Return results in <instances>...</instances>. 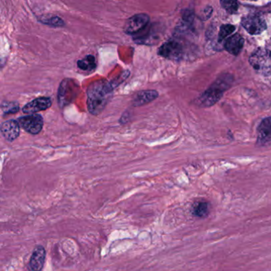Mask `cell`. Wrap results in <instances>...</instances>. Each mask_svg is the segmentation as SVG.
Instances as JSON below:
<instances>
[{"mask_svg": "<svg viewBox=\"0 0 271 271\" xmlns=\"http://www.w3.org/2000/svg\"><path fill=\"white\" fill-rule=\"evenodd\" d=\"M17 121L19 123L20 127L31 135L40 133L44 125L43 117L37 114L22 117Z\"/></svg>", "mask_w": 271, "mask_h": 271, "instance_id": "cell-6", "label": "cell"}, {"mask_svg": "<svg viewBox=\"0 0 271 271\" xmlns=\"http://www.w3.org/2000/svg\"><path fill=\"white\" fill-rule=\"evenodd\" d=\"M257 145L259 147L271 145V117L263 119L258 128Z\"/></svg>", "mask_w": 271, "mask_h": 271, "instance_id": "cell-9", "label": "cell"}, {"mask_svg": "<svg viewBox=\"0 0 271 271\" xmlns=\"http://www.w3.org/2000/svg\"><path fill=\"white\" fill-rule=\"evenodd\" d=\"M150 22V17L145 14H137L132 16L125 24L124 31L130 35L137 34L143 30Z\"/></svg>", "mask_w": 271, "mask_h": 271, "instance_id": "cell-8", "label": "cell"}, {"mask_svg": "<svg viewBox=\"0 0 271 271\" xmlns=\"http://www.w3.org/2000/svg\"><path fill=\"white\" fill-rule=\"evenodd\" d=\"M242 25L249 34L257 35L264 31L266 28L264 18L259 14H251L242 20Z\"/></svg>", "mask_w": 271, "mask_h": 271, "instance_id": "cell-7", "label": "cell"}, {"mask_svg": "<svg viewBox=\"0 0 271 271\" xmlns=\"http://www.w3.org/2000/svg\"><path fill=\"white\" fill-rule=\"evenodd\" d=\"M115 88L114 82L100 79L89 85L87 91L88 110L91 115L97 116L103 112L110 102Z\"/></svg>", "mask_w": 271, "mask_h": 271, "instance_id": "cell-1", "label": "cell"}, {"mask_svg": "<svg viewBox=\"0 0 271 271\" xmlns=\"http://www.w3.org/2000/svg\"><path fill=\"white\" fill-rule=\"evenodd\" d=\"M158 97V93L156 91L147 90L142 91L136 94L133 99V106L135 107L149 104L150 102H153Z\"/></svg>", "mask_w": 271, "mask_h": 271, "instance_id": "cell-12", "label": "cell"}, {"mask_svg": "<svg viewBox=\"0 0 271 271\" xmlns=\"http://www.w3.org/2000/svg\"><path fill=\"white\" fill-rule=\"evenodd\" d=\"M222 7L228 13L233 14L238 10L237 0H220Z\"/></svg>", "mask_w": 271, "mask_h": 271, "instance_id": "cell-19", "label": "cell"}, {"mask_svg": "<svg viewBox=\"0 0 271 271\" xmlns=\"http://www.w3.org/2000/svg\"><path fill=\"white\" fill-rule=\"evenodd\" d=\"M236 30V27L232 25H223L220 27V34H219V42H222L224 39L227 38L229 35Z\"/></svg>", "mask_w": 271, "mask_h": 271, "instance_id": "cell-18", "label": "cell"}, {"mask_svg": "<svg viewBox=\"0 0 271 271\" xmlns=\"http://www.w3.org/2000/svg\"><path fill=\"white\" fill-rule=\"evenodd\" d=\"M158 55L169 60H181L184 55V48L180 41L171 39L160 47Z\"/></svg>", "mask_w": 271, "mask_h": 271, "instance_id": "cell-5", "label": "cell"}, {"mask_svg": "<svg viewBox=\"0 0 271 271\" xmlns=\"http://www.w3.org/2000/svg\"><path fill=\"white\" fill-rule=\"evenodd\" d=\"M46 259V251L44 247L38 246L33 252L30 261V269L33 271H41L44 266Z\"/></svg>", "mask_w": 271, "mask_h": 271, "instance_id": "cell-13", "label": "cell"}, {"mask_svg": "<svg viewBox=\"0 0 271 271\" xmlns=\"http://www.w3.org/2000/svg\"><path fill=\"white\" fill-rule=\"evenodd\" d=\"M52 99L50 97H40L34 99L23 106V113L33 115L40 111L46 110L52 106Z\"/></svg>", "mask_w": 271, "mask_h": 271, "instance_id": "cell-10", "label": "cell"}, {"mask_svg": "<svg viewBox=\"0 0 271 271\" xmlns=\"http://www.w3.org/2000/svg\"><path fill=\"white\" fill-rule=\"evenodd\" d=\"M1 133L7 141H14L19 137L20 125L18 121L8 120L1 125Z\"/></svg>", "mask_w": 271, "mask_h": 271, "instance_id": "cell-11", "label": "cell"}, {"mask_svg": "<svg viewBox=\"0 0 271 271\" xmlns=\"http://www.w3.org/2000/svg\"><path fill=\"white\" fill-rule=\"evenodd\" d=\"M78 89V85L76 84L73 79H66L61 82L57 94V99L60 107L68 106L76 99Z\"/></svg>", "mask_w": 271, "mask_h": 271, "instance_id": "cell-4", "label": "cell"}, {"mask_svg": "<svg viewBox=\"0 0 271 271\" xmlns=\"http://www.w3.org/2000/svg\"><path fill=\"white\" fill-rule=\"evenodd\" d=\"M2 109L4 111V115H12L15 114L19 110V106L17 103H13V102H7V103H3Z\"/></svg>", "mask_w": 271, "mask_h": 271, "instance_id": "cell-20", "label": "cell"}, {"mask_svg": "<svg viewBox=\"0 0 271 271\" xmlns=\"http://www.w3.org/2000/svg\"><path fill=\"white\" fill-rule=\"evenodd\" d=\"M249 61L259 74L264 76H271V51L269 50L260 48L252 53Z\"/></svg>", "mask_w": 271, "mask_h": 271, "instance_id": "cell-3", "label": "cell"}, {"mask_svg": "<svg viewBox=\"0 0 271 271\" xmlns=\"http://www.w3.org/2000/svg\"><path fill=\"white\" fill-rule=\"evenodd\" d=\"M243 44H244V40L242 36L239 34H235L227 39L224 44V48L231 54L237 56L241 52Z\"/></svg>", "mask_w": 271, "mask_h": 271, "instance_id": "cell-14", "label": "cell"}, {"mask_svg": "<svg viewBox=\"0 0 271 271\" xmlns=\"http://www.w3.org/2000/svg\"><path fill=\"white\" fill-rule=\"evenodd\" d=\"M77 67L83 72L92 73L96 69V57L92 55H88L85 58L77 61Z\"/></svg>", "mask_w": 271, "mask_h": 271, "instance_id": "cell-15", "label": "cell"}, {"mask_svg": "<svg viewBox=\"0 0 271 271\" xmlns=\"http://www.w3.org/2000/svg\"><path fill=\"white\" fill-rule=\"evenodd\" d=\"M39 21L45 25L53 27H62L65 26V21L57 16H51L50 18L44 17L43 18H39Z\"/></svg>", "mask_w": 271, "mask_h": 271, "instance_id": "cell-17", "label": "cell"}, {"mask_svg": "<svg viewBox=\"0 0 271 271\" xmlns=\"http://www.w3.org/2000/svg\"><path fill=\"white\" fill-rule=\"evenodd\" d=\"M209 213V204L205 201H199L193 206V214L197 217H206Z\"/></svg>", "mask_w": 271, "mask_h": 271, "instance_id": "cell-16", "label": "cell"}, {"mask_svg": "<svg viewBox=\"0 0 271 271\" xmlns=\"http://www.w3.org/2000/svg\"><path fill=\"white\" fill-rule=\"evenodd\" d=\"M247 1H256V0H247Z\"/></svg>", "mask_w": 271, "mask_h": 271, "instance_id": "cell-21", "label": "cell"}, {"mask_svg": "<svg viewBox=\"0 0 271 271\" xmlns=\"http://www.w3.org/2000/svg\"><path fill=\"white\" fill-rule=\"evenodd\" d=\"M233 83V77L230 75H223L206 90L197 99V105L200 107H209L216 104L221 99L223 92L229 89Z\"/></svg>", "mask_w": 271, "mask_h": 271, "instance_id": "cell-2", "label": "cell"}]
</instances>
